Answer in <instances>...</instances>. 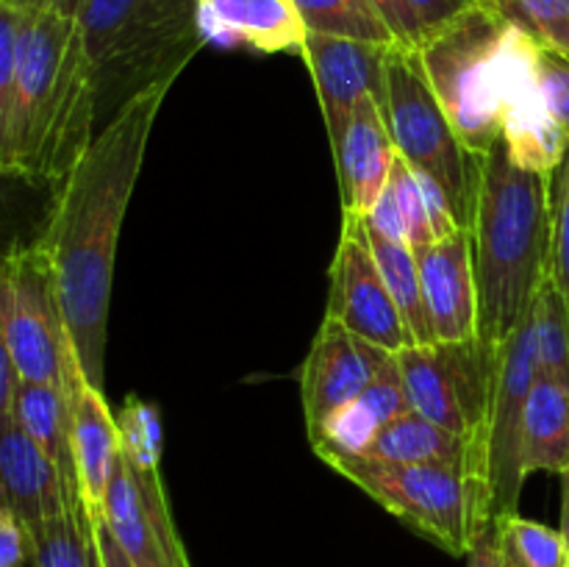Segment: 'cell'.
Here are the masks:
<instances>
[{
  "mask_svg": "<svg viewBox=\"0 0 569 567\" xmlns=\"http://www.w3.org/2000/svg\"><path fill=\"white\" fill-rule=\"evenodd\" d=\"M178 72L159 78L109 117L59 183L42 239L59 281L61 315L81 370L103 389L111 281L122 220L139 181L150 131Z\"/></svg>",
  "mask_w": 569,
  "mask_h": 567,
  "instance_id": "obj_1",
  "label": "cell"
},
{
  "mask_svg": "<svg viewBox=\"0 0 569 567\" xmlns=\"http://www.w3.org/2000/svg\"><path fill=\"white\" fill-rule=\"evenodd\" d=\"M556 176L526 170L503 139L478 161L470 217L478 278V339L498 354L533 309L553 259Z\"/></svg>",
  "mask_w": 569,
  "mask_h": 567,
  "instance_id": "obj_2",
  "label": "cell"
},
{
  "mask_svg": "<svg viewBox=\"0 0 569 567\" xmlns=\"http://www.w3.org/2000/svg\"><path fill=\"white\" fill-rule=\"evenodd\" d=\"M76 39L92 70L98 115H117L159 78L181 76L206 44L198 0H83Z\"/></svg>",
  "mask_w": 569,
  "mask_h": 567,
  "instance_id": "obj_3",
  "label": "cell"
},
{
  "mask_svg": "<svg viewBox=\"0 0 569 567\" xmlns=\"http://www.w3.org/2000/svg\"><path fill=\"white\" fill-rule=\"evenodd\" d=\"M331 470L353 481L378 506L453 556L470 554L492 520L487 487L465 470L442 465H395L367 456H328Z\"/></svg>",
  "mask_w": 569,
  "mask_h": 567,
  "instance_id": "obj_4",
  "label": "cell"
},
{
  "mask_svg": "<svg viewBox=\"0 0 569 567\" xmlns=\"http://www.w3.org/2000/svg\"><path fill=\"white\" fill-rule=\"evenodd\" d=\"M509 20L476 6L420 44V59L439 103L476 159L500 139V53Z\"/></svg>",
  "mask_w": 569,
  "mask_h": 567,
  "instance_id": "obj_5",
  "label": "cell"
},
{
  "mask_svg": "<svg viewBox=\"0 0 569 567\" xmlns=\"http://www.w3.org/2000/svg\"><path fill=\"white\" fill-rule=\"evenodd\" d=\"M381 109L400 159H406L411 170L428 172L433 181L442 183L461 226L470 228L481 159H476L461 142L459 131L428 81L417 48H389L387 98Z\"/></svg>",
  "mask_w": 569,
  "mask_h": 567,
  "instance_id": "obj_6",
  "label": "cell"
},
{
  "mask_svg": "<svg viewBox=\"0 0 569 567\" xmlns=\"http://www.w3.org/2000/svg\"><path fill=\"white\" fill-rule=\"evenodd\" d=\"M70 342L61 315L56 265L44 239L14 242L0 276V348L22 381L64 384V348Z\"/></svg>",
  "mask_w": 569,
  "mask_h": 567,
  "instance_id": "obj_7",
  "label": "cell"
},
{
  "mask_svg": "<svg viewBox=\"0 0 569 567\" xmlns=\"http://www.w3.org/2000/svg\"><path fill=\"white\" fill-rule=\"evenodd\" d=\"M411 409L448 431L470 437L487 456L498 354L481 339L406 348L398 354Z\"/></svg>",
  "mask_w": 569,
  "mask_h": 567,
  "instance_id": "obj_8",
  "label": "cell"
},
{
  "mask_svg": "<svg viewBox=\"0 0 569 567\" xmlns=\"http://www.w3.org/2000/svg\"><path fill=\"white\" fill-rule=\"evenodd\" d=\"M72 31L76 20L70 17L53 9L22 6L14 89L0 106V170L6 176L31 181L50 100Z\"/></svg>",
  "mask_w": 569,
  "mask_h": 567,
  "instance_id": "obj_9",
  "label": "cell"
},
{
  "mask_svg": "<svg viewBox=\"0 0 569 567\" xmlns=\"http://www.w3.org/2000/svg\"><path fill=\"white\" fill-rule=\"evenodd\" d=\"M537 339H533V309L522 317L517 331L498 350L492 415L487 431V489L492 520L503 523L517 515L526 470H522V415L537 381Z\"/></svg>",
  "mask_w": 569,
  "mask_h": 567,
  "instance_id": "obj_10",
  "label": "cell"
},
{
  "mask_svg": "<svg viewBox=\"0 0 569 567\" xmlns=\"http://www.w3.org/2000/svg\"><path fill=\"white\" fill-rule=\"evenodd\" d=\"M542 44L511 26L500 53V139L520 167L556 176L569 153V137L550 115L539 83Z\"/></svg>",
  "mask_w": 569,
  "mask_h": 567,
  "instance_id": "obj_11",
  "label": "cell"
},
{
  "mask_svg": "<svg viewBox=\"0 0 569 567\" xmlns=\"http://www.w3.org/2000/svg\"><path fill=\"white\" fill-rule=\"evenodd\" d=\"M326 317L389 354L417 348L415 337H411L409 326L395 306L387 281L372 259L365 217L345 215L342 220V237H339L337 256L331 265Z\"/></svg>",
  "mask_w": 569,
  "mask_h": 567,
  "instance_id": "obj_12",
  "label": "cell"
},
{
  "mask_svg": "<svg viewBox=\"0 0 569 567\" xmlns=\"http://www.w3.org/2000/svg\"><path fill=\"white\" fill-rule=\"evenodd\" d=\"M103 523L133 567H189L159 470H139L120 454Z\"/></svg>",
  "mask_w": 569,
  "mask_h": 567,
  "instance_id": "obj_13",
  "label": "cell"
},
{
  "mask_svg": "<svg viewBox=\"0 0 569 567\" xmlns=\"http://www.w3.org/2000/svg\"><path fill=\"white\" fill-rule=\"evenodd\" d=\"M392 44L361 42L348 37L309 33L303 59L320 98L331 150L342 142L348 122L361 98L372 94L383 106L387 98V56Z\"/></svg>",
  "mask_w": 569,
  "mask_h": 567,
  "instance_id": "obj_14",
  "label": "cell"
},
{
  "mask_svg": "<svg viewBox=\"0 0 569 567\" xmlns=\"http://www.w3.org/2000/svg\"><path fill=\"white\" fill-rule=\"evenodd\" d=\"M398 354L356 337L333 320H322L300 370V400L306 428L315 434L342 406L359 398Z\"/></svg>",
  "mask_w": 569,
  "mask_h": 567,
  "instance_id": "obj_15",
  "label": "cell"
},
{
  "mask_svg": "<svg viewBox=\"0 0 569 567\" xmlns=\"http://www.w3.org/2000/svg\"><path fill=\"white\" fill-rule=\"evenodd\" d=\"M64 389L70 400V445L78 495L89 517L103 520L106 495L120 459V428L117 417H111L103 389L83 376L72 339L64 348Z\"/></svg>",
  "mask_w": 569,
  "mask_h": 567,
  "instance_id": "obj_16",
  "label": "cell"
},
{
  "mask_svg": "<svg viewBox=\"0 0 569 567\" xmlns=\"http://www.w3.org/2000/svg\"><path fill=\"white\" fill-rule=\"evenodd\" d=\"M98 89H94L92 70L81 53L76 31L67 44L61 61L59 81H56L53 100H50L48 122H44L42 142H39L37 161H33L31 181L28 183H61L67 172L78 165L87 148L92 145L94 120H98Z\"/></svg>",
  "mask_w": 569,
  "mask_h": 567,
  "instance_id": "obj_17",
  "label": "cell"
},
{
  "mask_svg": "<svg viewBox=\"0 0 569 567\" xmlns=\"http://www.w3.org/2000/svg\"><path fill=\"white\" fill-rule=\"evenodd\" d=\"M415 256L437 342L478 339V278L470 228L417 248Z\"/></svg>",
  "mask_w": 569,
  "mask_h": 567,
  "instance_id": "obj_18",
  "label": "cell"
},
{
  "mask_svg": "<svg viewBox=\"0 0 569 567\" xmlns=\"http://www.w3.org/2000/svg\"><path fill=\"white\" fill-rule=\"evenodd\" d=\"M0 495L39 537L44 523L64 515L81 495L70 493L59 467L33 445L14 415H0Z\"/></svg>",
  "mask_w": 569,
  "mask_h": 567,
  "instance_id": "obj_19",
  "label": "cell"
},
{
  "mask_svg": "<svg viewBox=\"0 0 569 567\" xmlns=\"http://www.w3.org/2000/svg\"><path fill=\"white\" fill-rule=\"evenodd\" d=\"M395 159H398V150L383 120L381 103L367 94L356 106L342 142L333 148L345 215H370L383 189L389 187Z\"/></svg>",
  "mask_w": 569,
  "mask_h": 567,
  "instance_id": "obj_20",
  "label": "cell"
},
{
  "mask_svg": "<svg viewBox=\"0 0 569 567\" xmlns=\"http://www.w3.org/2000/svg\"><path fill=\"white\" fill-rule=\"evenodd\" d=\"M198 26L206 42L259 53H303L309 37L295 0H198Z\"/></svg>",
  "mask_w": 569,
  "mask_h": 567,
  "instance_id": "obj_21",
  "label": "cell"
},
{
  "mask_svg": "<svg viewBox=\"0 0 569 567\" xmlns=\"http://www.w3.org/2000/svg\"><path fill=\"white\" fill-rule=\"evenodd\" d=\"M411 411L409 392H406L403 372H400L398 356L389 361L387 370L365 389L356 400L328 417L315 434H309L311 448L320 459L328 456H361L370 448L383 426L395 417Z\"/></svg>",
  "mask_w": 569,
  "mask_h": 567,
  "instance_id": "obj_22",
  "label": "cell"
},
{
  "mask_svg": "<svg viewBox=\"0 0 569 567\" xmlns=\"http://www.w3.org/2000/svg\"><path fill=\"white\" fill-rule=\"evenodd\" d=\"M361 456L376 461H395V465L453 467V470L470 472L487 487V456L481 445L437 426L428 417L417 415L415 409L383 426Z\"/></svg>",
  "mask_w": 569,
  "mask_h": 567,
  "instance_id": "obj_23",
  "label": "cell"
},
{
  "mask_svg": "<svg viewBox=\"0 0 569 567\" xmlns=\"http://www.w3.org/2000/svg\"><path fill=\"white\" fill-rule=\"evenodd\" d=\"M522 470H569V387L553 378L537 376L522 415Z\"/></svg>",
  "mask_w": 569,
  "mask_h": 567,
  "instance_id": "obj_24",
  "label": "cell"
},
{
  "mask_svg": "<svg viewBox=\"0 0 569 567\" xmlns=\"http://www.w3.org/2000/svg\"><path fill=\"white\" fill-rule=\"evenodd\" d=\"M14 417L33 445L59 467L67 489L78 493L70 445V400L64 384L22 381L17 389Z\"/></svg>",
  "mask_w": 569,
  "mask_h": 567,
  "instance_id": "obj_25",
  "label": "cell"
},
{
  "mask_svg": "<svg viewBox=\"0 0 569 567\" xmlns=\"http://www.w3.org/2000/svg\"><path fill=\"white\" fill-rule=\"evenodd\" d=\"M367 242H370L372 259H376L378 270H381L383 281H387L389 295H392L395 306H398L400 315H403L417 348L439 345L437 334H433L431 328V317H428V306H426V295H422V278H420V267H417L415 248L406 242L383 239L381 233L370 231V228H367Z\"/></svg>",
  "mask_w": 569,
  "mask_h": 567,
  "instance_id": "obj_26",
  "label": "cell"
},
{
  "mask_svg": "<svg viewBox=\"0 0 569 567\" xmlns=\"http://www.w3.org/2000/svg\"><path fill=\"white\" fill-rule=\"evenodd\" d=\"M309 33L400 44L372 0H295Z\"/></svg>",
  "mask_w": 569,
  "mask_h": 567,
  "instance_id": "obj_27",
  "label": "cell"
},
{
  "mask_svg": "<svg viewBox=\"0 0 569 567\" xmlns=\"http://www.w3.org/2000/svg\"><path fill=\"white\" fill-rule=\"evenodd\" d=\"M33 567H103L92 517L81 500H76L64 515L44 523L37 537Z\"/></svg>",
  "mask_w": 569,
  "mask_h": 567,
  "instance_id": "obj_28",
  "label": "cell"
},
{
  "mask_svg": "<svg viewBox=\"0 0 569 567\" xmlns=\"http://www.w3.org/2000/svg\"><path fill=\"white\" fill-rule=\"evenodd\" d=\"M533 339H537V370L569 387V311L553 278L533 304Z\"/></svg>",
  "mask_w": 569,
  "mask_h": 567,
  "instance_id": "obj_29",
  "label": "cell"
},
{
  "mask_svg": "<svg viewBox=\"0 0 569 567\" xmlns=\"http://www.w3.org/2000/svg\"><path fill=\"white\" fill-rule=\"evenodd\" d=\"M503 554L511 567H569L567 539L561 528L511 515L500 523Z\"/></svg>",
  "mask_w": 569,
  "mask_h": 567,
  "instance_id": "obj_30",
  "label": "cell"
},
{
  "mask_svg": "<svg viewBox=\"0 0 569 567\" xmlns=\"http://www.w3.org/2000/svg\"><path fill=\"white\" fill-rule=\"evenodd\" d=\"M511 26L569 59V0H487Z\"/></svg>",
  "mask_w": 569,
  "mask_h": 567,
  "instance_id": "obj_31",
  "label": "cell"
},
{
  "mask_svg": "<svg viewBox=\"0 0 569 567\" xmlns=\"http://www.w3.org/2000/svg\"><path fill=\"white\" fill-rule=\"evenodd\" d=\"M120 454L139 470H159L161 422L159 411L139 398H128L117 415Z\"/></svg>",
  "mask_w": 569,
  "mask_h": 567,
  "instance_id": "obj_32",
  "label": "cell"
},
{
  "mask_svg": "<svg viewBox=\"0 0 569 567\" xmlns=\"http://www.w3.org/2000/svg\"><path fill=\"white\" fill-rule=\"evenodd\" d=\"M389 187H392L395 198H398L400 211H403L406 231H409V245L411 248H426V245L437 242V233H433L431 217H428L426 198H422V187L417 181L415 170L406 165V159H395L392 178H389Z\"/></svg>",
  "mask_w": 569,
  "mask_h": 567,
  "instance_id": "obj_33",
  "label": "cell"
},
{
  "mask_svg": "<svg viewBox=\"0 0 569 567\" xmlns=\"http://www.w3.org/2000/svg\"><path fill=\"white\" fill-rule=\"evenodd\" d=\"M553 259H550V278L565 298L569 311V153L556 172L553 189Z\"/></svg>",
  "mask_w": 569,
  "mask_h": 567,
  "instance_id": "obj_34",
  "label": "cell"
},
{
  "mask_svg": "<svg viewBox=\"0 0 569 567\" xmlns=\"http://www.w3.org/2000/svg\"><path fill=\"white\" fill-rule=\"evenodd\" d=\"M539 83H542L550 115L569 137V59L545 44L539 50Z\"/></svg>",
  "mask_w": 569,
  "mask_h": 567,
  "instance_id": "obj_35",
  "label": "cell"
},
{
  "mask_svg": "<svg viewBox=\"0 0 569 567\" xmlns=\"http://www.w3.org/2000/svg\"><path fill=\"white\" fill-rule=\"evenodd\" d=\"M37 559V534L0 504V567H33Z\"/></svg>",
  "mask_w": 569,
  "mask_h": 567,
  "instance_id": "obj_36",
  "label": "cell"
},
{
  "mask_svg": "<svg viewBox=\"0 0 569 567\" xmlns=\"http://www.w3.org/2000/svg\"><path fill=\"white\" fill-rule=\"evenodd\" d=\"M406 3H409L411 17H415L417 37H420L422 44L428 37L439 33L450 22L459 20L461 14L472 11L476 6L487 3V0H406Z\"/></svg>",
  "mask_w": 569,
  "mask_h": 567,
  "instance_id": "obj_37",
  "label": "cell"
},
{
  "mask_svg": "<svg viewBox=\"0 0 569 567\" xmlns=\"http://www.w3.org/2000/svg\"><path fill=\"white\" fill-rule=\"evenodd\" d=\"M367 228L376 233H381L383 239H392V242H406L409 245V231H406L403 211H400L398 198H395L392 187L383 189V195L378 198V203L372 206L370 215L365 217Z\"/></svg>",
  "mask_w": 569,
  "mask_h": 567,
  "instance_id": "obj_38",
  "label": "cell"
},
{
  "mask_svg": "<svg viewBox=\"0 0 569 567\" xmlns=\"http://www.w3.org/2000/svg\"><path fill=\"white\" fill-rule=\"evenodd\" d=\"M467 567H506L500 523H489V526L481 528L470 554H467Z\"/></svg>",
  "mask_w": 569,
  "mask_h": 567,
  "instance_id": "obj_39",
  "label": "cell"
},
{
  "mask_svg": "<svg viewBox=\"0 0 569 567\" xmlns=\"http://www.w3.org/2000/svg\"><path fill=\"white\" fill-rule=\"evenodd\" d=\"M378 6V11L383 14L387 26L392 28L395 39L406 48H420V37H417L415 17H411V9L406 0H372Z\"/></svg>",
  "mask_w": 569,
  "mask_h": 567,
  "instance_id": "obj_40",
  "label": "cell"
},
{
  "mask_svg": "<svg viewBox=\"0 0 569 567\" xmlns=\"http://www.w3.org/2000/svg\"><path fill=\"white\" fill-rule=\"evenodd\" d=\"M92 526H94V539H98V550H100V561H103V567H133V561L122 554L117 539L111 537L109 526H106L103 520H92Z\"/></svg>",
  "mask_w": 569,
  "mask_h": 567,
  "instance_id": "obj_41",
  "label": "cell"
},
{
  "mask_svg": "<svg viewBox=\"0 0 569 567\" xmlns=\"http://www.w3.org/2000/svg\"><path fill=\"white\" fill-rule=\"evenodd\" d=\"M20 3L31 6V9H53V11H59V14L76 20L78 11H81V6H83V0H20Z\"/></svg>",
  "mask_w": 569,
  "mask_h": 567,
  "instance_id": "obj_42",
  "label": "cell"
},
{
  "mask_svg": "<svg viewBox=\"0 0 569 567\" xmlns=\"http://www.w3.org/2000/svg\"><path fill=\"white\" fill-rule=\"evenodd\" d=\"M561 534H565L569 550V470L561 476Z\"/></svg>",
  "mask_w": 569,
  "mask_h": 567,
  "instance_id": "obj_43",
  "label": "cell"
},
{
  "mask_svg": "<svg viewBox=\"0 0 569 567\" xmlns=\"http://www.w3.org/2000/svg\"><path fill=\"white\" fill-rule=\"evenodd\" d=\"M506 567H511V565H509V561H506Z\"/></svg>",
  "mask_w": 569,
  "mask_h": 567,
  "instance_id": "obj_44",
  "label": "cell"
}]
</instances>
